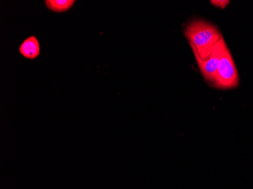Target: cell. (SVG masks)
I'll return each mask as SVG.
<instances>
[{
  "mask_svg": "<svg viewBox=\"0 0 253 189\" xmlns=\"http://www.w3.org/2000/svg\"><path fill=\"white\" fill-rule=\"evenodd\" d=\"M239 75L234 58L227 44L223 48L217 68V75L213 87L220 89H230L239 85Z\"/></svg>",
  "mask_w": 253,
  "mask_h": 189,
  "instance_id": "obj_2",
  "label": "cell"
},
{
  "mask_svg": "<svg viewBox=\"0 0 253 189\" xmlns=\"http://www.w3.org/2000/svg\"><path fill=\"white\" fill-rule=\"evenodd\" d=\"M225 44V41H224V38L222 37L221 39L216 44L212 53L208 59L202 60L199 57L195 56L202 75L206 79V82H208L211 86H213L214 81H215L217 68H218V65H219L220 58H221L223 48H224Z\"/></svg>",
  "mask_w": 253,
  "mask_h": 189,
  "instance_id": "obj_3",
  "label": "cell"
},
{
  "mask_svg": "<svg viewBox=\"0 0 253 189\" xmlns=\"http://www.w3.org/2000/svg\"><path fill=\"white\" fill-rule=\"evenodd\" d=\"M210 2H211V5H214V6L221 8V9H224L231 2L228 1V0H211Z\"/></svg>",
  "mask_w": 253,
  "mask_h": 189,
  "instance_id": "obj_6",
  "label": "cell"
},
{
  "mask_svg": "<svg viewBox=\"0 0 253 189\" xmlns=\"http://www.w3.org/2000/svg\"><path fill=\"white\" fill-rule=\"evenodd\" d=\"M184 36L191 46L194 56L206 60L212 53L217 42L222 38L215 25L205 20H194L184 30Z\"/></svg>",
  "mask_w": 253,
  "mask_h": 189,
  "instance_id": "obj_1",
  "label": "cell"
},
{
  "mask_svg": "<svg viewBox=\"0 0 253 189\" xmlns=\"http://www.w3.org/2000/svg\"><path fill=\"white\" fill-rule=\"evenodd\" d=\"M18 52L24 58L34 60L41 55V44L35 35L27 38L21 42L18 48Z\"/></svg>",
  "mask_w": 253,
  "mask_h": 189,
  "instance_id": "obj_4",
  "label": "cell"
},
{
  "mask_svg": "<svg viewBox=\"0 0 253 189\" xmlns=\"http://www.w3.org/2000/svg\"><path fill=\"white\" fill-rule=\"evenodd\" d=\"M75 0H45V7L55 13H64L69 11L75 5Z\"/></svg>",
  "mask_w": 253,
  "mask_h": 189,
  "instance_id": "obj_5",
  "label": "cell"
}]
</instances>
